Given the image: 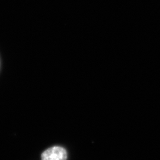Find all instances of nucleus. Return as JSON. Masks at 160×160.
<instances>
[{
    "label": "nucleus",
    "instance_id": "obj_1",
    "mask_svg": "<svg viewBox=\"0 0 160 160\" xmlns=\"http://www.w3.org/2000/svg\"><path fill=\"white\" fill-rule=\"evenodd\" d=\"M42 160H67V152L65 149L55 146L47 149L41 155Z\"/></svg>",
    "mask_w": 160,
    "mask_h": 160
}]
</instances>
